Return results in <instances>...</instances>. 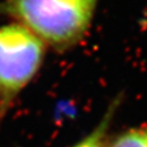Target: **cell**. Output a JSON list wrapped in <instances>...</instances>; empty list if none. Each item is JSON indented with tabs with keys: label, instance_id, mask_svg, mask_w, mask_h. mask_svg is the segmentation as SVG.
<instances>
[{
	"label": "cell",
	"instance_id": "3",
	"mask_svg": "<svg viewBox=\"0 0 147 147\" xmlns=\"http://www.w3.org/2000/svg\"><path fill=\"white\" fill-rule=\"evenodd\" d=\"M120 104L121 98L118 97L109 105L105 115L98 122V124L93 129V131L72 147H108L107 134L113 121V117L116 115L117 110L119 109Z\"/></svg>",
	"mask_w": 147,
	"mask_h": 147
},
{
	"label": "cell",
	"instance_id": "4",
	"mask_svg": "<svg viewBox=\"0 0 147 147\" xmlns=\"http://www.w3.org/2000/svg\"><path fill=\"white\" fill-rule=\"evenodd\" d=\"M108 147H147V124L121 132L108 142Z\"/></svg>",
	"mask_w": 147,
	"mask_h": 147
},
{
	"label": "cell",
	"instance_id": "1",
	"mask_svg": "<svg viewBox=\"0 0 147 147\" xmlns=\"http://www.w3.org/2000/svg\"><path fill=\"white\" fill-rule=\"evenodd\" d=\"M100 0H0V19L16 22L47 49L65 53L79 47L93 26Z\"/></svg>",
	"mask_w": 147,
	"mask_h": 147
},
{
	"label": "cell",
	"instance_id": "2",
	"mask_svg": "<svg viewBox=\"0 0 147 147\" xmlns=\"http://www.w3.org/2000/svg\"><path fill=\"white\" fill-rule=\"evenodd\" d=\"M47 47L16 22L0 24V119L40 71Z\"/></svg>",
	"mask_w": 147,
	"mask_h": 147
}]
</instances>
